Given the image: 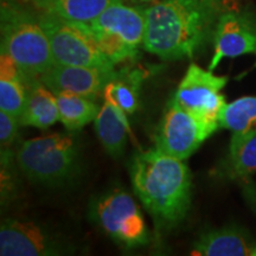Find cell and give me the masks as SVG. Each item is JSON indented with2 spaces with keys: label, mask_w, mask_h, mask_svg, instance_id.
I'll use <instances>...</instances> for the list:
<instances>
[{
  "label": "cell",
  "mask_w": 256,
  "mask_h": 256,
  "mask_svg": "<svg viewBox=\"0 0 256 256\" xmlns=\"http://www.w3.org/2000/svg\"><path fill=\"white\" fill-rule=\"evenodd\" d=\"M68 250L66 242L30 220L6 218L0 226L2 256H56Z\"/></svg>",
  "instance_id": "cell-10"
},
{
  "label": "cell",
  "mask_w": 256,
  "mask_h": 256,
  "mask_svg": "<svg viewBox=\"0 0 256 256\" xmlns=\"http://www.w3.org/2000/svg\"><path fill=\"white\" fill-rule=\"evenodd\" d=\"M256 174V136L246 142L232 156H226L217 165L215 176L226 180L244 179Z\"/></svg>",
  "instance_id": "cell-20"
},
{
  "label": "cell",
  "mask_w": 256,
  "mask_h": 256,
  "mask_svg": "<svg viewBox=\"0 0 256 256\" xmlns=\"http://www.w3.org/2000/svg\"><path fill=\"white\" fill-rule=\"evenodd\" d=\"M116 74L115 69L54 64L40 76V80L54 94L70 92L95 101L104 95L107 84L113 81Z\"/></svg>",
  "instance_id": "cell-12"
},
{
  "label": "cell",
  "mask_w": 256,
  "mask_h": 256,
  "mask_svg": "<svg viewBox=\"0 0 256 256\" xmlns=\"http://www.w3.org/2000/svg\"><path fill=\"white\" fill-rule=\"evenodd\" d=\"M216 130L194 119L174 98L166 106L156 133V147L166 154L186 160Z\"/></svg>",
  "instance_id": "cell-9"
},
{
  "label": "cell",
  "mask_w": 256,
  "mask_h": 256,
  "mask_svg": "<svg viewBox=\"0 0 256 256\" xmlns=\"http://www.w3.org/2000/svg\"><path fill=\"white\" fill-rule=\"evenodd\" d=\"M58 104L60 121L68 130H78L87 126L98 116L100 107L95 101L83 96L58 92L56 94Z\"/></svg>",
  "instance_id": "cell-19"
},
{
  "label": "cell",
  "mask_w": 256,
  "mask_h": 256,
  "mask_svg": "<svg viewBox=\"0 0 256 256\" xmlns=\"http://www.w3.org/2000/svg\"><path fill=\"white\" fill-rule=\"evenodd\" d=\"M37 16L49 38L55 64L115 69V64L96 44L87 24L69 22L44 12Z\"/></svg>",
  "instance_id": "cell-6"
},
{
  "label": "cell",
  "mask_w": 256,
  "mask_h": 256,
  "mask_svg": "<svg viewBox=\"0 0 256 256\" xmlns=\"http://www.w3.org/2000/svg\"><path fill=\"white\" fill-rule=\"evenodd\" d=\"M252 256H256V247H255V249H254V252H252Z\"/></svg>",
  "instance_id": "cell-24"
},
{
  "label": "cell",
  "mask_w": 256,
  "mask_h": 256,
  "mask_svg": "<svg viewBox=\"0 0 256 256\" xmlns=\"http://www.w3.org/2000/svg\"><path fill=\"white\" fill-rule=\"evenodd\" d=\"M212 43L211 72L223 58L256 54V16L244 10L226 8L217 22Z\"/></svg>",
  "instance_id": "cell-11"
},
{
  "label": "cell",
  "mask_w": 256,
  "mask_h": 256,
  "mask_svg": "<svg viewBox=\"0 0 256 256\" xmlns=\"http://www.w3.org/2000/svg\"><path fill=\"white\" fill-rule=\"evenodd\" d=\"M136 2H158V0H136Z\"/></svg>",
  "instance_id": "cell-23"
},
{
  "label": "cell",
  "mask_w": 256,
  "mask_h": 256,
  "mask_svg": "<svg viewBox=\"0 0 256 256\" xmlns=\"http://www.w3.org/2000/svg\"><path fill=\"white\" fill-rule=\"evenodd\" d=\"M26 84V98L20 116V127H36L40 130L60 121L56 94L42 82L40 78H24Z\"/></svg>",
  "instance_id": "cell-15"
},
{
  "label": "cell",
  "mask_w": 256,
  "mask_h": 256,
  "mask_svg": "<svg viewBox=\"0 0 256 256\" xmlns=\"http://www.w3.org/2000/svg\"><path fill=\"white\" fill-rule=\"evenodd\" d=\"M38 12L69 22L92 23L108 6L124 0H28Z\"/></svg>",
  "instance_id": "cell-17"
},
{
  "label": "cell",
  "mask_w": 256,
  "mask_h": 256,
  "mask_svg": "<svg viewBox=\"0 0 256 256\" xmlns=\"http://www.w3.org/2000/svg\"><path fill=\"white\" fill-rule=\"evenodd\" d=\"M220 126L232 132L226 156L235 154L243 144L256 136V96H244L224 106Z\"/></svg>",
  "instance_id": "cell-16"
},
{
  "label": "cell",
  "mask_w": 256,
  "mask_h": 256,
  "mask_svg": "<svg viewBox=\"0 0 256 256\" xmlns=\"http://www.w3.org/2000/svg\"><path fill=\"white\" fill-rule=\"evenodd\" d=\"M26 98V84L11 56L0 54V110L20 116Z\"/></svg>",
  "instance_id": "cell-18"
},
{
  "label": "cell",
  "mask_w": 256,
  "mask_h": 256,
  "mask_svg": "<svg viewBox=\"0 0 256 256\" xmlns=\"http://www.w3.org/2000/svg\"><path fill=\"white\" fill-rule=\"evenodd\" d=\"M19 124L18 118L8 112L0 110V144L2 148H8L17 138Z\"/></svg>",
  "instance_id": "cell-22"
},
{
  "label": "cell",
  "mask_w": 256,
  "mask_h": 256,
  "mask_svg": "<svg viewBox=\"0 0 256 256\" xmlns=\"http://www.w3.org/2000/svg\"><path fill=\"white\" fill-rule=\"evenodd\" d=\"M226 83V76H217L211 70L191 63L174 98L194 119L217 130L220 128V118L226 104L220 90Z\"/></svg>",
  "instance_id": "cell-8"
},
{
  "label": "cell",
  "mask_w": 256,
  "mask_h": 256,
  "mask_svg": "<svg viewBox=\"0 0 256 256\" xmlns=\"http://www.w3.org/2000/svg\"><path fill=\"white\" fill-rule=\"evenodd\" d=\"M184 162L156 147L136 153L130 162L133 190L160 229L177 226L191 208L192 177Z\"/></svg>",
  "instance_id": "cell-2"
},
{
  "label": "cell",
  "mask_w": 256,
  "mask_h": 256,
  "mask_svg": "<svg viewBox=\"0 0 256 256\" xmlns=\"http://www.w3.org/2000/svg\"><path fill=\"white\" fill-rule=\"evenodd\" d=\"M230 0H158L146 8L144 49L162 60L194 57L212 40Z\"/></svg>",
  "instance_id": "cell-1"
},
{
  "label": "cell",
  "mask_w": 256,
  "mask_h": 256,
  "mask_svg": "<svg viewBox=\"0 0 256 256\" xmlns=\"http://www.w3.org/2000/svg\"><path fill=\"white\" fill-rule=\"evenodd\" d=\"M2 51L12 57L24 78H40L55 64L38 16L16 2L2 4Z\"/></svg>",
  "instance_id": "cell-3"
},
{
  "label": "cell",
  "mask_w": 256,
  "mask_h": 256,
  "mask_svg": "<svg viewBox=\"0 0 256 256\" xmlns=\"http://www.w3.org/2000/svg\"><path fill=\"white\" fill-rule=\"evenodd\" d=\"M90 216L106 235L124 248L148 243V229L142 211L126 191L115 188L96 198Z\"/></svg>",
  "instance_id": "cell-7"
},
{
  "label": "cell",
  "mask_w": 256,
  "mask_h": 256,
  "mask_svg": "<svg viewBox=\"0 0 256 256\" xmlns=\"http://www.w3.org/2000/svg\"><path fill=\"white\" fill-rule=\"evenodd\" d=\"M16 162L32 183L63 186L81 170L78 142L72 134L54 133L25 140L18 147Z\"/></svg>",
  "instance_id": "cell-4"
},
{
  "label": "cell",
  "mask_w": 256,
  "mask_h": 256,
  "mask_svg": "<svg viewBox=\"0 0 256 256\" xmlns=\"http://www.w3.org/2000/svg\"><path fill=\"white\" fill-rule=\"evenodd\" d=\"M127 113L114 98L112 82L104 92V104L95 118V130L106 152L112 158H120L127 144L128 124Z\"/></svg>",
  "instance_id": "cell-13"
},
{
  "label": "cell",
  "mask_w": 256,
  "mask_h": 256,
  "mask_svg": "<svg viewBox=\"0 0 256 256\" xmlns=\"http://www.w3.org/2000/svg\"><path fill=\"white\" fill-rule=\"evenodd\" d=\"M144 81V72L140 69L126 68L118 72L112 81L114 98L127 114H132L139 106L140 88Z\"/></svg>",
  "instance_id": "cell-21"
},
{
  "label": "cell",
  "mask_w": 256,
  "mask_h": 256,
  "mask_svg": "<svg viewBox=\"0 0 256 256\" xmlns=\"http://www.w3.org/2000/svg\"><path fill=\"white\" fill-rule=\"evenodd\" d=\"M256 244L250 235L236 226H223L203 232L194 242L191 255L197 256H248Z\"/></svg>",
  "instance_id": "cell-14"
},
{
  "label": "cell",
  "mask_w": 256,
  "mask_h": 256,
  "mask_svg": "<svg viewBox=\"0 0 256 256\" xmlns=\"http://www.w3.org/2000/svg\"><path fill=\"white\" fill-rule=\"evenodd\" d=\"M87 25L96 44L114 64L134 60L144 46L146 8L114 2Z\"/></svg>",
  "instance_id": "cell-5"
}]
</instances>
